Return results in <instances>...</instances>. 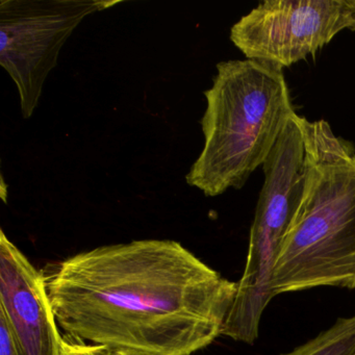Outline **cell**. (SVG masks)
Returning <instances> with one entry per match:
<instances>
[{
	"label": "cell",
	"instance_id": "6da1fadb",
	"mask_svg": "<svg viewBox=\"0 0 355 355\" xmlns=\"http://www.w3.org/2000/svg\"><path fill=\"white\" fill-rule=\"evenodd\" d=\"M68 336L113 352L192 355L222 336L236 282L180 243L137 240L78 253L45 271Z\"/></svg>",
	"mask_w": 355,
	"mask_h": 355
},
{
	"label": "cell",
	"instance_id": "7a4b0ae2",
	"mask_svg": "<svg viewBox=\"0 0 355 355\" xmlns=\"http://www.w3.org/2000/svg\"><path fill=\"white\" fill-rule=\"evenodd\" d=\"M300 121L304 192L273 269V297L318 286L355 288V151L324 120Z\"/></svg>",
	"mask_w": 355,
	"mask_h": 355
},
{
	"label": "cell",
	"instance_id": "3957f363",
	"mask_svg": "<svg viewBox=\"0 0 355 355\" xmlns=\"http://www.w3.org/2000/svg\"><path fill=\"white\" fill-rule=\"evenodd\" d=\"M205 96V147L186 180L205 196L215 197L244 186L296 112L282 68L257 60L218 64Z\"/></svg>",
	"mask_w": 355,
	"mask_h": 355
},
{
	"label": "cell",
	"instance_id": "277c9868",
	"mask_svg": "<svg viewBox=\"0 0 355 355\" xmlns=\"http://www.w3.org/2000/svg\"><path fill=\"white\" fill-rule=\"evenodd\" d=\"M117 1L3 0L0 3V65L18 89L22 115L32 117L45 80L57 67L62 47L89 15Z\"/></svg>",
	"mask_w": 355,
	"mask_h": 355
},
{
	"label": "cell",
	"instance_id": "5b68a950",
	"mask_svg": "<svg viewBox=\"0 0 355 355\" xmlns=\"http://www.w3.org/2000/svg\"><path fill=\"white\" fill-rule=\"evenodd\" d=\"M355 21V0H268L241 18L230 40L249 60L290 67Z\"/></svg>",
	"mask_w": 355,
	"mask_h": 355
},
{
	"label": "cell",
	"instance_id": "8992f818",
	"mask_svg": "<svg viewBox=\"0 0 355 355\" xmlns=\"http://www.w3.org/2000/svg\"><path fill=\"white\" fill-rule=\"evenodd\" d=\"M0 315L20 355H60L62 338L44 272L0 232Z\"/></svg>",
	"mask_w": 355,
	"mask_h": 355
},
{
	"label": "cell",
	"instance_id": "52a82bcc",
	"mask_svg": "<svg viewBox=\"0 0 355 355\" xmlns=\"http://www.w3.org/2000/svg\"><path fill=\"white\" fill-rule=\"evenodd\" d=\"M282 355H355V315L338 319L329 329Z\"/></svg>",
	"mask_w": 355,
	"mask_h": 355
},
{
	"label": "cell",
	"instance_id": "ba28073f",
	"mask_svg": "<svg viewBox=\"0 0 355 355\" xmlns=\"http://www.w3.org/2000/svg\"><path fill=\"white\" fill-rule=\"evenodd\" d=\"M60 355H114L107 347L90 344L73 336H63Z\"/></svg>",
	"mask_w": 355,
	"mask_h": 355
},
{
	"label": "cell",
	"instance_id": "9c48e42d",
	"mask_svg": "<svg viewBox=\"0 0 355 355\" xmlns=\"http://www.w3.org/2000/svg\"><path fill=\"white\" fill-rule=\"evenodd\" d=\"M0 355H20L7 322L0 315Z\"/></svg>",
	"mask_w": 355,
	"mask_h": 355
},
{
	"label": "cell",
	"instance_id": "30bf717a",
	"mask_svg": "<svg viewBox=\"0 0 355 355\" xmlns=\"http://www.w3.org/2000/svg\"><path fill=\"white\" fill-rule=\"evenodd\" d=\"M114 355H137V354H132V353H128V352H113Z\"/></svg>",
	"mask_w": 355,
	"mask_h": 355
},
{
	"label": "cell",
	"instance_id": "8fae6325",
	"mask_svg": "<svg viewBox=\"0 0 355 355\" xmlns=\"http://www.w3.org/2000/svg\"><path fill=\"white\" fill-rule=\"evenodd\" d=\"M350 30L351 31H355V21L353 22L352 26H351Z\"/></svg>",
	"mask_w": 355,
	"mask_h": 355
}]
</instances>
